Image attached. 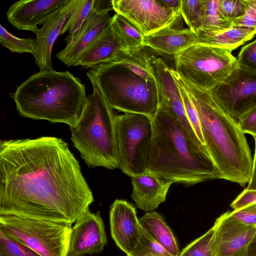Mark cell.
<instances>
[{
  "instance_id": "obj_4",
  "label": "cell",
  "mask_w": 256,
  "mask_h": 256,
  "mask_svg": "<svg viewBox=\"0 0 256 256\" xmlns=\"http://www.w3.org/2000/svg\"><path fill=\"white\" fill-rule=\"evenodd\" d=\"M20 114L73 126L79 120L87 96L86 87L68 71L40 70L10 94Z\"/></svg>"
},
{
  "instance_id": "obj_16",
  "label": "cell",
  "mask_w": 256,
  "mask_h": 256,
  "mask_svg": "<svg viewBox=\"0 0 256 256\" xmlns=\"http://www.w3.org/2000/svg\"><path fill=\"white\" fill-rule=\"evenodd\" d=\"M70 0H20L12 4L6 12L8 20L20 30L33 32Z\"/></svg>"
},
{
  "instance_id": "obj_21",
  "label": "cell",
  "mask_w": 256,
  "mask_h": 256,
  "mask_svg": "<svg viewBox=\"0 0 256 256\" xmlns=\"http://www.w3.org/2000/svg\"><path fill=\"white\" fill-rule=\"evenodd\" d=\"M120 50L110 22L78 56L74 66H81L92 69L100 64L112 62Z\"/></svg>"
},
{
  "instance_id": "obj_25",
  "label": "cell",
  "mask_w": 256,
  "mask_h": 256,
  "mask_svg": "<svg viewBox=\"0 0 256 256\" xmlns=\"http://www.w3.org/2000/svg\"><path fill=\"white\" fill-rule=\"evenodd\" d=\"M144 46L136 49L120 50L112 62L119 63L148 80H154L150 73L148 60L152 56Z\"/></svg>"
},
{
  "instance_id": "obj_18",
  "label": "cell",
  "mask_w": 256,
  "mask_h": 256,
  "mask_svg": "<svg viewBox=\"0 0 256 256\" xmlns=\"http://www.w3.org/2000/svg\"><path fill=\"white\" fill-rule=\"evenodd\" d=\"M196 34L189 28L175 24L145 36L143 46L160 54L174 57L181 52L196 44Z\"/></svg>"
},
{
  "instance_id": "obj_6",
  "label": "cell",
  "mask_w": 256,
  "mask_h": 256,
  "mask_svg": "<svg viewBox=\"0 0 256 256\" xmlns=\"http://www.w3.org/2000/svg\"><path fill=\"white\" fill-rule=\"evenodd\" d=\"M86 74L95 80L113 109L143 114L152 118L155 115L158 108L155 80H146L116 62L97 66Z\"/></svg>"
},
{
  "instance_id": "obj_14",
  "label": "cell",
  "mask_w": 256,
  "mask_h": 256,
  "mask_svg": "<svg viewBox=\"0 0 256 256\" xmlns=\"http://www.w3.org/2000/svg\"><path fill=\"white\" fill-rule=\"evenodd\" d=\"M212 244L213 256H246L256 226L234 222L223 214L215 221Z\"/></svg>"
},
{
  "instance_id": "obj_23",
  "label": "cell",
  "mask_w": 256,
  "mask_h": 256,
  "mask_svg": "<svg viewBox=\"0 0 256 256\" xmlns=\"http://www.w3.org/2000/svg\"><path fill=\"white\" fill-rule=\"evenodd\" d=\"M141 226L172 256H180L176 239L164 218L156 212H146L138 218Z\"/></svg>"
},
{
  "instance_id": "obj_38",
  "label": "cell",
  "mask_w": 256,
  "mask_h": 256,
  "mask_svg": "<svg viewBox=\"0 0 256 256\" xmlns=\"http://www.w3.org/2000/svg\"><path fill=\"white\" fill-rule=\"evenodd\" d=\"M237 122L244 134L256 136V106L244 114Z\"/></svg>"
},
{
  "instance_id": "obj_31",
  "label": "cell",
  "mask_w": 256,
  "mask_h": 256,
  "mask_svg": "<svg viewBox=\"0 0 256 256\" xmlns=\"http://www.w3.org/2000/svg\"><path fill=\"white\" fill-rule=\"evenodd\" d=\"M214 232V225L204 234L188 244L180 251V256H213L212 244Z\"/></svg>"
},
{
  "instance_id": "obj_22",
  "label": "cell",
  "mask_w": 256,
  "mask_h": 256,
  "mask_svg": "<svg viewBox=\"0 0 256 256\" xmlns=\"http://www.w3.org/2000/svg\"><path fill=\"white\" fill-rule=\"evenodd\" d=\"M196 34V44L223 48L232 51L252 39L256 34V30L232 26L226 30L218 32L200 30Z\"/></svg>"
},
{
  "instance_id": "obj_15",
  "label": "cell",
  "mask_w": 256,
  "mask_h": 256,
  "mask_svg": "<svg viewBox=\"0 0 256 256\" xmlns=\"http://www.w3.org/2000/svg\"><path fill=\"white\" fill-rule=\"evenodd\" d=\"M110 223L112 238L116 245L128 254L141 236V226L135 208L126 200H116L110 208Z\"/></svg>"
},
{
  "instance_id": "obj_1",
  "label": "cell",
  "mask_w": 256,
  "mask_h": 256,
  "mask_svg": "<svg viewBox=\"0 0 256 256\" xmlns=\"http://www.w3.org/2000/svg\"><path fill=\"white\" fill-rule=\"evenodd\" d=\"M93 202L80 164L62 138L0 142V214L72 224Z\"/></svg>"
},
{
  "instance_id": "obj_26",
  "label": "cell",
  "mask_w": 256,
  "mask_h": 256,
  "mask_svg": "<svg viewBox=\"0 0 256 256\" xmlns=\"http://www.w3.org/2000/svg\"><path fill=\"white\" fill-rule=\"evenodd\" d=\"M94 0H78L66 24L62 34L67 30L68 34L65 38L66 46L71 44L80 30L82 27L90 13L93 11Z\"/></svg>"
},
{
  "instance_id": "obj_10",
  "label": "cell",
  "mask_w": 256,
  "mask_h": 256,
  "mask_svg": "<svg viewBox=\"0 0 256 256\" xmlns=\"http://www.w3.org/2000/svg\"><path fill=\"white\" fill-rule=\"evenodd\" d=\"M210 91L220 108L238 121L256 106V70L238 65Z\"/></svg>"
},
{
  "instance_id": "obj_29",
  "label": "cell",
  "mask_w": 256,
  "mask_h": 256,
  "mask_svg": "<svg viewBox=\"0 0 256 256\" xmlns=\"http://www.w3.org/2000/svg\"><path fill=\"white\" fill-rule=\"evenodd\" d=\"M0 42L2 46L12 52L30 53L34 56L36 52L34 39L30 37L18 38L8 32L2 24L0 25Z\"/></svg>"
},
{
  "instance_id": "obj_17",
  "label": "cell",
  "mask_w": 256,
  "mask_h": 256,
  "mask_svg": "<svg viewBox=\"0 0 256 256\" xmlns=\"http://www.w3.org/2000/svg\"><path fill=\"white\" fill-rule=\"evenodd\" d=\"M78 0H70L63 7L45 22L36 34V52L34 56L40 70L52 69V52L57 38L61 35L72 11Z\"/></svg>"
},
{
  "instance_id": "obj_24",
  "label": "cell",
  "mask_w": 256,
  "mask_h": 256,
  "mask_svg": "<svg viewBox=\"0 0 256 256\" xmlns=\"http://www.w3.org/2000/svg\"><path fill=\"white\" fill-rule=\"evenodd\" d=\"M110 25L121 49L130 50L143 46L144 36L134 24L123 16L116 13L112 16Z\"/></svg>"
},
{
  "instance_id": "obj_42",
  "label": "cell",
  "mask_w": 256,
  "mask_h": 256,
  "mask_svg": "<svg viewBox=\"0 0 256 256\" xmlns=\"http://www.w3.org/2000/svg\"><path fill=\"white\" fill-rule=\"evenodd\" d=\"M160 2L166 8L181 13V6L182 0H159Z\"/></svg>"
},
{
  "instance_id": "obj_32",
  "label": "cell",
  "mask_w": 256,
  "mask_h": 256,
  "mask_svg": "<svg viewBox=\"0 0 256 256\" xmlns=\"http://www.w3.org/2000/svg\"><path fill=\"white\" fill-rule=\"evenodd\" d=\"M0 256H42L26 246L0 232Z\"/></svg>"
},
{
  "instance_id": "obj_19",
  "label": "cell",
  "mask_w": 256,
  "mask_h": 256,
  "mask_svg": "<svg viewBox=\"0 0 256 256\" xmlns=\"http://www.w3.org/2000/svg\"><path fill=\"white\" fill-rule=\"evenodd\" d=\"M112 18L109 12L98 14L92 11L72 42L57 53V58L68 66H74L78 56L99 36Z\"/></svg>"
},
{
  "instance_id": "obj_5",
  "label": "cell",
  "mask_w": 256,
  "mask_h": 256,
  "mask_svg": "<svg viewBox=\"0 0 256 256\" xmlns=\"http://www.w3.org/2000/svg\"><path fill=\"white\" fill-rule=\"evenodd\" d=\"M82 112L72 127L71 140L90 168H119L116 118L113 108L104 98L95 80Z\"/></svg>"
},
{
  "instance_id": "obj_33",
  "label": "cell",
  "mask_w": 256,
  "mask_h": 256,
  "mask_svg": "<svg viewBox=\"0 0 256 256\" xmlns=\"http://www.w3.org/2000/svg\"><path fill=\"white\" fill-rule=\"evenodd\" d=\"M218 6L224 18L232 23L244 15L248 0H218Z\"/></svg>"
},
{
  "instance_id": "obj_34",
  "label": "cell",
  "mask_w": 256,
  "mask_h": 256,
  "mask_svg": "<svg viewBox=\"0 0 256 256\" xmlns=\"http://www.w3.org/2000/svg\"><path fill=\"white\" fill-rule=\"evenodd\" d=\"M178 86L188 119L200 142L205 146L197 112L188 92L182 84L174 78Z\"/></svg>"
},
{
  "instance_id": "obj_8",
  "label": "cell",
  "mask_w": 256,
  "mask_h": 256,
  "mask_svg": "<svg viewBox=\"0 0 256 256\" xmlns=\"http://www.w3.org/2000/svg\"><path fill=\"white\" fill-rule=\"evenodd\" d=\"M175 71L183 79L210 90L238 66L227 49L196 44L174 57Z\"/></svg>"
},
{
  "instance_id": "obj_37",
  "label": "cell",
  "mask_w": 256,
  "mask_h": 256,
  "mask_svg": "<svg viewBox=\"0 0 256 256\" xmlns=\"http://www.w3.org/2000/svg\"><path fill=\"white\" fill-rule=\"evenodd\" d=\"M248 6L244 15L232 22L233 26L256 30V0H247Z\"/></svg>"
},
{
  "instance_id": "obj_40",
  "label": "cell",
  "mask_w": 256,
  "mask_h": 256,
  "mask_svg": "<svg viewBox=\"0 0 256 256\" xmlns=\"http://www.w3.org/2000/svg\"><path fill=\"white\" fill-rule=\"evenodd\" d=\"M113 10L112 0H94L93 11L98 14L109 12Z\"/></svg>"
},
{
  "instance_id": "obj_13",
  "label": "cell",
  "mask_w": 256,
  "mask_h": 256,
  "mask_svg": "<svg viewBox=\"0 0 256 256\" xmlns=\"http://www.w3.org/2000/svg\"><path fill=\"white\" fill-rule=\"evenodd\" d=\"M107 243L102 218L89 209L72 228L68 256H84L102 252Z\"/></svg>"
},
{
  "instance_id": "obj_12",
  "label": "cell",
  "mask_w": 256,
  "mask_h": 256,
  "mask_svg": "<svg viewBox=\"0 0 256 256\" xmlns=\"http://www.w3.org/2000/svg\"><path fill=\"white\" fill-rule=\"evenodd\" d=\"M148 64L156 83L158 106L170 112L193 138L200 142L186 116L181 94L171 68L161 58L152 55L148 59Z\"/></svg>"
},
{
  "instance_id": "obj_7",
  "label": "cell",
  "mask_w": 256,
  "mask_h": 256,
  "mask_svg": "<svg viewBox=\"0 0 256 256\" xmlns=\"http://www.w3.org/2000/svg\"><path fill=\"white\" fill-rule=\"evenodd\" d=\"M72 224L0 214V232L42 256H68Z\"/></svg>"
},
{
  "instance_id": "obj_36",
  "label": "cell",
  "mask_w": 256,
  "mask_h": 256,
  "mask_svg": "<svg viewBox=\"0 0 256 256\" xmlns=\"http://www.w3.org/2000/svg\"><path fill=\"white\" fill-rule=\"evenodd\" d=\"M236 59L238 66L256 70V40L242 47Z\"/></svg>"
},
{
  "instance_id": "obj_11",
  "label": "cell",
  "mask_w": 256,
  "mask_h": 256,
  "mask_svg": "<svg viewBox=\"0 0 256 256\" xmlns=\"http://www.w3.org/2000/svg\"><path fill=\"white\" fill-rule=\"evenodd\" d=\"M112 4L116 13L128 19L144 36L170 26H181V13L168 8L159 0H112Z\"/></svg>"
},
{
  "instance_id": "obj_43",
  "label": "cell",
  "mask_w": 256,
  "mask_h": 256,
  "mask_svg": "<svg viewBox=\"0 0 256 256\" xmlns=\"http://www.w3.org/2000/svg\"><path fill=\"white\" fill-rule=\"evenodd\" d=\"M246 256H256V232L249 244Z\"/></svg>"
},
{
  "instance_id": "obj_27",
  "label": "cell",
  "mask_w": 256,
  "mask_h": 256,
  "mask_svg": "<svg viewBox=\"0 0 256 256\" xmlns=\"http://www.w3.org/2000/svg\"><path fill=\"white\" fill-rule=\"evenodd\" d=\"M232 26V23L226 20L220 14L218 8V0H205L200 30L218 32L226 30Z\"/></svg>"
},
{
  "instance_id": "obj_39",
  "label": "cell",
  "mask_w": 256,
  "mask_h": 256,
  "mask_svg": "<svg viewBox=\"0 0 256 256\" xmlns=\"http://www.w3.org/2000/svg\"><path fill=\"white\" fill-rule=\"evenodd\" d=\"M250 204H256V190L245 188L230 204L234 210L238 209Z\"/></svg>"
},
{
  "instance_id": "obj_41",
  "label": "cell",
  "mask_w": 256,
  "mask_h": 256,
  "mask_svg": "<svg viewBox=\"0 0 256 256\" xmlns=\"http://www.w3.org/2000/svg\"><path fill=\"white\" fill-rule=\"evenodd\" d=\"M254 140V154L252 160V167L250 180L248 183L246 189L256 190V136H253Z\"/></svg>"
},
{
  "instance_id": "obj_35",
  "label": "cell",
  "mask_w": 256,
  "mask_h": 256,
  "mask_svg": "<svg viewBox=\"0 0 256 256\" xmlns=\"http://www.w3.org/2000/svg\"><path fill=\"white\" fill-rule=\"evenodd\" d=\"M228 219L244 225L256 226V204H250L224 213Z\"/></svg>"
},
{
  "instance_id": "obj_2",
  "label": "cell",
  "mask_w": 256,
  "mask_h": 256,
  "mask_svg": "<svg viewBox=\"0 0 256 256\" xmlns=\"http://www.w3.org/2000/svg\"><path fill=\"white\" fill-rule=\"evenodd\" d=\"M152 125L148 173L186 186L220 179L206 146L193 138L170 112L158 106Z\"/></svg>"
},
{
  "instance_id": "obj_3",
  "label": "cell",
  "mask_w": 256,
  "mask_h": 256,
  "mask_svg": "<svg viewBox=\"0 0 256 256\" xmlns=\"http://www.w3.org/2000/svg\"><path fill=\"white\" fill-rule=\"evenodd\" d=\"M171 72L194 104L205 146L220 179L244 186L251 178L252 159L245 134L238 122L220 108L210 90L183 79L173 68Z\"/></svg>"
},
{
  "instance_id": "obj_30",
  "label": "cell",
  "mask_w": 256,
  "mask_h": 256,
  "mask_svg": "<svg viewBox=\"0 0 256 256\" xmlns=\"http://www.w3.org/2000/svg\"><path fill=\"white\" fill-rule=\"evenodd\" d=\"M127 256H172L142 226L139 242Z\"/></svg>"
},
{
  "instance_id": "obj_9",
  "label": "cell",
  "mask_w": 256,
  "mask_h": 256,
  "mask_svg": "<svg viewBox=\"0 0 256 256\" xmlns=\"http://www.w3.org/2000/svg\"><path fill=\"white\" fill-rule=\"evenodd\" d=\"M119 168L133 178L148 172L152 137V118L140 114L116 116Z\"/></svg>"
},
{
  "instance_id": "obj_28",
  "label": "cell",
  "mask_w": 256,
  "mask_h": 256,
  "mask_svg": "<svg viewBox=\"0 0 256 256\" xmlns=\"http://www.w3.org/2000/svg\"><path fill=\"white\" fill-rule=\"evenodd\" d=\"M205 0H182L180 12L188 28L196 34L200 30Z\"/></svg>"
},
{
  "instance_id": "obj_20",
  "label": "cell",
  "mask_w": 256,
  "mask_h": 256,
  "mask_svg": "<svg viewBox=\"0 0 256 256\" xmlns=\"http://www.w3.org/2000/svg\"><path fill=\"white\" fill-rule=\"evenodd\" d=\"M132 198L137 208L152 212L164 202L172 182L146 173L132 178Z\"/></svg>"
}]
</instances>
